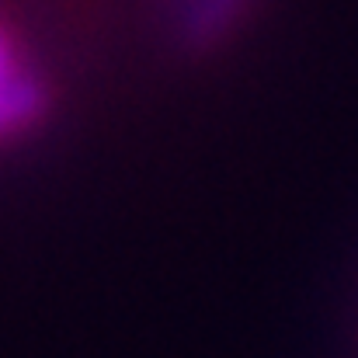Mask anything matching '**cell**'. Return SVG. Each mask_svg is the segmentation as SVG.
<instances>
[{
  "label": "cell",
  "mask_w": 358,
  "mask_h": 358,
  "mask_svg": "<svg viewBox=\"0 0 358 358\" xmlns=\"http://www.w3.org/2000/svg\"><path fill=\"white\" fill-rule=\"evenodd\" d=\"M94 38L84 0H0V171L63 129Z\"/></svg>",
  "instance_id": "1"
},
{
  "label": "cell",
  "mask_w": 358,
  "mask_h": 358,
  "mask_svg": "<svg viewBox=\"0 0 358 358\" xmlns=\"http://www.w3.org/2000/svg\"><path fill=\"white\" fill-rule=\"evenodd\" d=\"M105 38L132 31L139 49L178 73L209 66L247 38L268 0H84Z\"/></svg>",
  "instance_id": "2"
}]
</instances>
